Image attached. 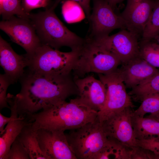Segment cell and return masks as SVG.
<instances>
[{
	"instance_id": "36",
	"label": "cell",
	"mask_w": 159,
	"mask_h": 159,
	"mask_svg": "<svg viewBox=\"0 0 159 159\" xmlns=\"http://www.w3.org/2000/svg\"><path fill=\"white\" fill-rule=\"evenodd\" d=\"M154 40L159 44V34L155 38Z\"/></svg>"
},
{
	"instance_id": "17",
	"label": "cell",
	"mask_w": 159,
	"mask_h": 159,
	"mask_svg": "<svg viewBox=\"0 0 159 159\" xmlns=\"http://www.w3.org/2000/svg\"><path fill=\"white\" fill-rule=\"evenodd\" d=\"M118 69L126 87L132 88L159 72L139 56L122 64Z\"/></svg>"
},
{
	"instance_id": "29",
	"label": "cell",
	"mask_w": 159,
	"mask_h": 159,
	"mask_svg": "<svg viewBox=\"0 0 159 159\" xmlns=\"http://www.w3.org/2000/svg\"><path fill=\"white\" fill-rule=\"evenodd\" d=\"M11 83L9 78L4 74L0 75V110L5 108L10 109L7 101L6 92L9 86Z\"/></svg>"
},
{
	"instance_id": "9",
	"label": "cell",
	"mask_w": 159,
	"mask_h": 159,
	"mask_svg": "<svg viewBox=\"0 0 159 159\" xmlns=\"http://www.w3.org/2000/svg\"><path fill=\"white\" fill-rule=\"evenodd\" d=\"M0 29L8 35L12 42L25 50L27 57L32 54L42 44L29 19L13 16L1 21Z\"/></svg>"
},
{
	"instance_id": "35",
	"label": "cell",
	"mask_w": 159,
	"mask_h": 159,
	"mask_svg": "<svg viewBox=\"0 0 159 159\" xmlns=\"http://www.w3.org/2000/svg\"><path fill=\"white\" fill-rule=\"evenodd\" d=\"M147 117L153 118L159 121V112L154 114H150Z\"/></svg>"
},
{
	"instance_id": "28",
	"label": "cell",
	"mask_w": 159,
	"mask_h": 159,
	"mask_svg": "<svg viewBox=\"0 0 159 159\" xmlns=\"http://www.w3.org/2000/svg\"><path fill=\"white\" fill-rule=\"evenodd\" d=\"M130 159H159V155L137 145L131 147Z\"/></svg>"
},
{
	"instance_id": "27",
	"label": "cell",
	"mask_w": 159,
	"mask_h": 159,
	"mask_svg": "<svg viewBox=\"0 0 159 159\" xmlns=\"http://www.w3.org/2000/svg\"><path fill=\"white\" fill-rule=\"evenodd\" d=\"M6 159H30L26 149L17 137L12 143Z\"/></svg>"
},
{
	"instance_id": "6",
	"label": "cell",
	"mask_w": 159,
	"mask_h": 159,
	"mask_svg": "<svg viewBox=\"0 0 159 159\" xmlns=\"http://www.w3.org/2000/svg\"><path fill=\"white\" fill-rule=\"evenodd\" d=\"M65 135L77 159H95L108 139L97 118Z\"/></svg>"
},
{
	"instance_id": "15",
	"label": "cell",
	"mask_w": 159,
	"mask_h": 159,
	"mask_svg": "<svg viewBox=\"0 0 159 159\" xmlns=\"http://www.w3.org/2000/svg\"><path fill=\"white\" fill-rule=\"evenodd\" d=\"M28 60L25 54H17L0 36V64L12 84L16 82L23 74L25 68L28 66Z\"/></svg>"
},
{
	"instance_id": "14",
	"label": "cell",
	"mask_w": 159,
	"mask_h": 159,
	"mask_svg": "<svg viewBox=\"0 0 159 159\" xmlns=\"http://www.w3.org/2000/svg\"><path fill=\"white\" fill-rule=\"evenodd\" d=\"M74 80L80 101L93 110L100 111L107 98V90L102 82L91 75L82 78L74 77Z\"/></svg>"
},
{
	"instance_id": "20",
	"label": "cell",
	"mask_w": 159,
	"mask_h": 159,
	"mask_svg": "<svg viewBox=\"0 0 159 159\" xmlns=\"http://www.w3.org/2000/svg\"><path fill=\"white\" fill-rule=\"evenodd\" d=\"M108 140L95 159H130L131 147L117 140L108 137Z\"/></svg>"
},
{
	"instance_id": "3",
	"label": "cell",
	"mask_w": 159,
	"mask_h": 159,
	"mask_svg": "<svg viewBox=\"0 0 159 159\" xmlns=\"http://www.w3.org/2000/svg\"><path fill=\"white\" fill-rule=\"evenodd\" d=\"M61 1L56 0L44 11L29 13V19L41 43L58 49L62 47L80 49L85 41L68 29L57 17L54 9Z\"/></svg>"
},
{
	"instance_id": "26",
	"label": "cell",
	"mask_w": 159,
	"mask_h": 159,
	"mask_svg": "<svg viewBox=\"0 0 159 159\" xmlns=\"http://www.w3.org/2000/svg\"><path fill=\"white\" fill-rule=\"evenodd\" d=\"M141 102L139 107L134 111L135 115L144 117L146 113L152 114L159 112V92L147 95Z\"/></svg>"
},
{
	"instance_id": "30",
	"label": "cell",
	"mask_w": 159,
	"mask_h": 159,
	"mask_svg": "<svg viewBox=\"0 0 159 159\" xmlns=\"http://www.w3.org/2000/svg\"><path fill=\"white\" fill-rule=\"evenodd\" d=\"M50 0H21V5L24 12L27 14L33 9L49 7Z\"/></svg>"
},
{
	"instance_id": "31",
	"label": "cell",
	"mask_w": 159,
	"mask_h": 159,
	"mask_svg": "<svg viewBox=\"0 0 159 159\" xmlns=\"http://www.w3.org/2000/svg\"><path fill=\"white\" fill-rule=\"evenodd\" d=\"M137 145L159 155V136L141 140H137Z\"/></svg>"
},
{
	"instance_id": "34",
	"label": "cell",
	"mask_w": 159,
	"mask_h": 159,
	"mask_svg": "<svg viewBox=\"0 0 159 159\" xmlns=\"http://www.w3.org/2000/svg\"><path fill=\"white\" fill-rule=\"evenodd\" d=\"M114 9L117 5L123 0H106Z\"/></svg>"
},
{
	"instance_id": "21",
	"label": "cell",
	"mask_w": 159,
	"mask_h": 159,
	"mask_svg": "<svg viewBox=\"0 0 159 159\" xmlns=\"http://www.w3.org/2000/svg\"><path fill=\"white\" fill-rule=\"evenodd\" d=\"M159 92V72L132 88L128 94L135 101H142L147 95Z\"/></svg>"
},
{
	"instance_id": "32",
	"label": "cell",
	"mask_w": 159,
	"mask_h": 159,
	"mask_svg": "<svg viewBox=\"0 0 159 159\" xmlns=\"http://www.w3.org/2000/svg\"><path fill=\"white\" fill-rule=\"evenodd\" d=\"M60 1L61 0H60ZM78 4L82 7L87 18L89 20L91 15L90 2L91 0H70Z\"/></svg>"
},
{
	"instance_id": "8",
	"label": "cell",
	"mask_w": 159,
	"mask_h": 159,
	"mask_svg": "<svg viewBox=\"0 0 159 159\" xmlns=\"http://www.w3.org/2000/svg\"><path fill=\"white\" fill-rule=\"evenodd\" d=\"M93 10L88 20L90 34L86 38L91 39L109 35L113 30L126 29L124 21L106 0H93Z\"/></svg>"
},
{
	"instance_id": "5",
	"label": "cell",
	"mask_w": 159,
	"mask_h": 159,
	"mask_svg": "<svg viewBox=\"0 0 159 159\" xmlns=\"http://www.w3.org/2000/svg\"><path fill=\"white\" fill-rule=\"evenodd\" d=\"M122 63L114 54L95 41L87 38L82 47L72 73L85 77L90 73L107 74L118 68Z\"/></svg>"
},
{
	"instance_id": "33",
	"label": "cell",
	"mask_w": 159,
	"mask_h": 159,
	"mask_svg": "<svg viewBox=\"0 0 159 159\" xmlns=\"http://www.w3.org/2000/svg\"><path fill=\"white\" fill-rule=\"evenodd\" d=\"M12 117L10 116L8 117L3 115L1 113H0V135L3 133L4 126L7 125L11 120Z\"/></svg>"
},
{
	"instance_id": "4",
	"label": "cell",
	"mask_w": 159,
	"mask_h": 159,
	"mask_svg": "<svg viewBox=\"0 0 159 159\" xmlns=\"http://www.w3.org/2000/svg\"><path fill=\"white\" fill-rule=\"evenodd\" d=\"M80 50L62 52L41 44L32 54L27 57L28 69L44 75L67 74L72 73Z\"/></svg>"
},
{
	"instance_id": "12",
	"label": "cell",
	"mask_w": 159,
	"mask_h": 159,
	"mask_svg": "<svg viewBox=\"0 0 159 159\" xmlns=\"http://www.w3.org/2000/svg\"><path fill=\"white\" fill-rule=\"evenodd\" d=\"M37 134L41 149L48 159H77L64 131L40 128Z\"/></svg>"
},
{
	"instance_id": "18",
	"label": "cell",
	"mask_w": 159,
	"mask_h": 159,
	"mask_svg": "<svg viewBox=\"0 0 159 159\" xmlns=\"http://www.w3.org/2000/svg\"><path fill=\"white\" fill-rule=\"evenodd\" d=\"M132 123L137 140L159 136V121L153 118L140 117L133 112Z\"/></svg>"
},
{
	"instance_id": "25",
	"label": "cell",
	"mask_w": 159,
	"mask_h": 159,
	"mask_svg": "<svg viewBox=\"0 0 159 159\" xmlns=\"http://www.w3.org/2000/svg\"><path fill=\"white\" fill-rule=\"evenodd\" d=\"M63 17L68 23L79 21L83 19L85 14L81 6L77 2L70 0H65L62 7Z\"/></svg>"
},
{
	"instance_id": "23",
	"label": "cell",
	"mask_w": 159,
	"mask_h": 159,
	"mask_svg": "<svg viewBox=\"0 0 159 159\" xmlns=\"http://www.w3.org/2000/svg\"><path fill=\"white\" fill-rule=\"evenodd\" d=\"M0 14L3 20L8 19L15 15L29 19V14L26 13L23 10L21 0H0Z\"/></svg>"
},
{
	"instance_id": "1",
	"label": "cell",
	"mask_w": 159,
	"mask_h": 159,
	"mask_svg": "<svg viewBox=\"0 0 159 159\" xmlns=\"http://www.w3.org/2000/svg\"><path fill=\"white\" fill-rule=\"evenodd\" d=\"M19 81L21 89L16 95L17 113L28 120L32 115L79 94L72 73L44 75L27 69Z\"/></svg>"
},
{
	"instance_id": "7",
	"label": "cell",
	"mask_w": 159,
	"mask_h": 159,
	"mask_svg": "<svg viewBox=\"0 0 159 159\" xmlns=\"http://www.w3.org/2000/svg\"><path fill=\"white\" fill-rule=\"evenodd\" d=\"M99 80L107 90V98L102 109L98 112L97 119L101 124L112 115L134 105L131 96L127 93L118 68L107 74H98Z\"/></svg>"
},
{
	"instance_id": "13",
	"label": "cell",
	"mask_w": 159,
	"mask_h": 159,
	"mask_svg": "<svg viewBox=\"0 0 159 159\" xmlns=\"http://www.w3.org/2000/svg\"><path fill=\"white\" fill-rule=\"evenodd\" d=\"M154 3L153 0H127L125 7L120 14L126 29L138 38L142 37Z\"/></svg>"
},
{
	"instance_id": "24",
	"label": "cell",
	"mask_w": 159,
	"mask_h": 159,
	"mask_svg": "<svg viewBox=\"0 0 159 159\" xmlns=\"http://www.w3.org/2000/svg\"><path fill=\"white\" fill-rule=\"evenodd\" d=\"M159 34V0L154 1L149 19L143 30L142 39H154Z\"/></svg>"
},
{
	"instance_id": "16",
	"label": "cell",
	"mask_w": 159,
	"mask_h": 159,
	"mask_svg": "<svg viewBox=\"0 0 159 159\" xmlns=\"http://www.w3.org/2000/svg\"><path fill=\"white\" fill-rule=\"evenodd\" d=\"M7 99L10 105L12 119L6 125L3 133L0 135V159H6L12 143L23 127L31 122L26 118L18 116L16 95L8 93Z\"/></svg>"
},
{
	"instance_id": "11",
	"label": "cell",
	"mask_w": 159,
	"mask_h": 159,
	"mask_svg": "<svg viewBox=\"0 0 159 159\" xmlns=\"http://www.w3.org/2000/svg\"><path fill=\"white\" fill-rule=\"evenodd\" d=\"M132 108L127 107L112 115L101 124L107 137L129 147L137 145L132 123L134 112Z\"/></svg>"
},
{
	"instance_id": "2",
	"label": "cell",
	"mask_w": 159,
	"mask_h": 159,
	"mask_svg": "<svg viewBox=\"0 0 159 159\" xmlns=\"http://www.w3.org/2000/svg\"><path fill=\"white\" fill-rule=\"evenodd\" d=\"M98 112L83 103L78 97L60 102L32 115L29 120L36 130L44 128L64 131L95 120Z\"/></svg>"
},
{
	"instance_id": "19",
	"label": "cell",
	"mask_w": 159,
	"mask_h": 159,
	"mask_svg": "<svg viewBox=\"0 0 159 159\" xmlns=\"http://www.w3.org/2000/svg\"><path fill=\"white\" fill-rule=\"evenodd\" d=\"M37 130L30 122L23 127L17 138L26 149L30 159H48L40 148Z\"/></svg>"
},
{
	"instance_id": "10",
	"label": "cell",
	"mask_w": 159,
	"mask_h": 159,
	"mask_svg": "<svg viewBox=\"0 0 159 159\" xmlns=\"http://www.w3.org/2000/svg\"><path fill=\"white\" fill-rule=\"evenodd\" d=\"M125 29L110 36L91 40L114 54L122 64H125L139 56L140 49L139 38Z\"/></svg>"
},
{
	"instance_id": "22",
	"label": "cell",
	"mask_w": 159,
	"mask_h": 159,
	"mask_svg": "<svg viewBox=\"0 0 159 159\" xmlns=\"http://www.w3.org/2000/svg\"><path fill=\"white\" fill-rule=\"evenodd\" d=\"M139 56L151 66L159 68V44L154 39H142Z\"/></svg>"
}]
</instances>
